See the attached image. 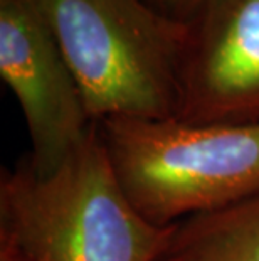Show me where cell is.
<instances>
[{"label":"cell","instance_id":"6","mask_svg":"<svg viewBox=\"0 0 259 261\" xmlns=\"http://www.w3.org/2000/svg\"><path fill=\"white\" fill-rule=\"evenodd\" d=\"M158 261H259V194L179 223Z\"/></svg>","mask_w":259,"mask_h":261},{"label":"cell","instance_id":"5","mask_svg":"<svg viewBox=\"0 0 259 261\" xmlns=\"http://www.w3.org/2000/svg\"><path fill=\"white\" fill-rule=\"evenodd\" d=\"M185 24L177 120L259 123V0H206Z\"/></svg>","mask_w":259,"mask_h":261},{"label":"cell","instance_id":"2","mask_svg":"<svg viewBox=\"0 0 259 261\" xmlns=\"http://www.w3.org/2000/svg\"><path fill=\"white\" fill-rule=\"evenodd\" d=\"M29 2L51 29L93 121L177 118L185 22L145 0Z\"/></svg>","mask_w":259,"mask_h":261},{"label":"cell","instance_id":"4","mask_svg":"<svg viewBox=\"0 0 259 261\" xmlns=\"http://www.w3.org/2000/svg\"><path fill=\"white\" fill-rule=\"evenodd\" d=\"M0 76L24 113L37 175L56 172L95 128L84 96L51 29L29 0L0 4Z\"/></svg>","mask_w":259,"mask_h":261},{"label":"cell","instance_id":"3","mask_svg":"<svg viewBox=\"0 0 259 261\" xmlns=\"http://www.w3.org/2000/svg\"><path fill=\"white\" fill-rule=\"evenodd\" d=\"M98 130L125 196L155 226L179 224L259 194V123L106 118Z\"/></svg>","mask_w":259,"mask_h":261},{"label":"cell","instance_id":"9","mask_svg":"<svg viewBox=\"0 0 259 261\" xmlns=\"http://www.w3.org/2000/svg\"><path fill=\"white\" fill-rule=\"evenodd\" d=\"M7 2H15V0H0V4H7Z\"/></svg>","mask_w":259,"mask_h":261},{"label":"cell","instance_id":"7","mask_svg":"<svg viewBox=\"0 0 259 261\" xmlns=\"http://www.w3.org/2000/svg\"><path fill=\"white\" fill-rule=\"evenodd\" d=\"M148 2L168 17L187 22L206 0H148Z\"/></svg>","mask_w":259,"mask_h":261},{"label":"cell","instance_id":"8","mask_svg":"<svg viewBox=\"0 0 259 261\" xmlns=\"http://www.w3.org/2000/svg\"><path fill=\"white\" fill-rule=\"evenodd\" d=\"M0 261H22V259L17 258V256H15V254H12V253L0 249Z\"/></svg>","mask_w":259,"mask_h":261},{"label":"cell","instance_id":"1","mask_svg":"<svg viewBox=\"0 0 259 261\" xmlns=\"http://www.w3.org/2000/svg\"><path fill=\"white\" fill-rule=\"evenodd\" d=\"M175 226L152 224L131 205L98 123L52 174L22 159L0 177V249L22 261H158Z\"/></svg>","mask_w":259,"mask_h":261}]
</instances>
